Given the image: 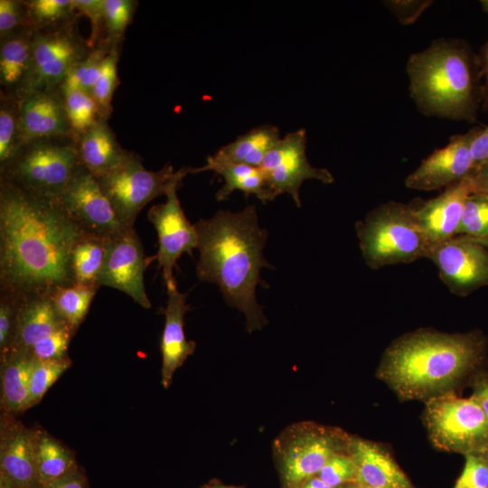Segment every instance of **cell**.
<instances>
[{"instance_id": "obj_11", "label": "cell", "mask_w": 488, "mask_h": 488, "mask_svg": "<svg viewBox=\"0 0 488 488\" xmlns=\"http://www.w3.org/2000/svg\"><path fill=\"white\" fill-rule=\"evenodd\" d=\"M56 200L85 232L110 239L128 229L117 219L95 176L82 165Z\"/></svg>"}, {"instance_id": "obj_30", "label": "cell", "mask_w": 488, "mask_h": 488, "mask_svg": "<svg viewBox=\"0 0 488 488\" xmlns=\"http://www.w3.org/2000/svg\"><path fill=\"white\" fill-rule=\"evenodd\" d=\"M99 288L93 286L74 284L57 287L50 295L58 313L74 333L85 319Z\"/></svg>"}, {"instance_id": "obj_29", "label": "cell", "mask_w": 488, "mask_h": 488, "mask_svg": "<svg viewBox=\"0 0 488 488\" xmlns=\"http://www.w3.org/2000/svg\"><path fill=\"white\" fill-rule=\"evenodd\" d=\"M108 239L82 232L71 253V272L75 284L100 287L99 277L106 258Z\"/></svg>"}, {"instance_id": "obj_44", "label": "cell", "mask_w": 488, "mask_h": 488, "mask_svg": "<svg viewBox=\"0 0 488 488\" xmlns=\"http://www.w3.org/2000/svg\"><path fill=\"white\" fill-rule=\"evenodd\" d=\"M488 488V465L477 454L465 455V464L454 488Z\"/></svg>"}, {"instance_id": "obj_15", "label": "cell", "mask_w": 488, "mask_h": 488, "mask_svg": "<svg viewBox=\"0 0 488 488\" xmlns=\"http://www.w3.org/2000/svg\"><path fill=\"white\" fill-rule=\"evenodd\" d=\"M473 134L471 130L452 136L446 146L433 152L407 176L406 187L432 191L446 188L469 177L475 168L471 152Z\"/></svg>"}, {"instance_id": "obj_42", "label": "cell", "mask_w": 488, "mask_h": 488, "mask_svg": "<svg viewBox=\"0 0 488 488\" xmlns=\"http://www.w3.org/2000/svg\"><path fill=\"white\" fill-rule=\"evenodd\" d=\"M29 29L24 1L0 0V39Z\"/></svg>"}, {"instance_id": "obj_41", "label": "cell", "mask_w": 488, "mask_h": 488, "mask_svg": "<svg viewBox=\"0 0 488 488\" xmlns=\"http://www.w3.org/2000/svg\"><path fill=\"white\" fill-rule=\"evenodd\" d=\"M318 477L333 488L355 481L356 468L352 456L334 454L318 473Z\"/></svg>"}, {"instance_id": "obj_40", "label": "cell", "mask_w": 488, "mask_h": 488, "mask_svg": "<svg viewBox=\"0 0 488 488\" xmlns=\"http://www.w3.org/2000/svg\"><path fill=\"white\" fill-rule=\"evenodd\" d=\"M75 333L65 327L35 343L28 354L36 360H60L68 355L70 342Z\"/></svg>"}, {"instance_id": "obj_5", "label": "cell", "mask_w": 488, "mask_h": 488, "mask_svg": "<svg viewBox=\"0 0 488 488\" xmlns=\"http://www.w3.org/2000/svg\"><path fill=\"white\" fill-rule=\"evenodd\" d=\"M361 256L372 269L428 258L431 248L416 208L388 202L371 210L356 225Z\"/></svg>"}, {"instance_id": "obj_6", "label": "cell", "mask_w": 488, "mask_h": 488, "mask_svg": "<svg viewBox=\"0 0 488 488\" xmlns=\"http://www.w3.org/2000/svg\"><path fill=\"white\" fill-rule=\"evenodd\" d=\"M72 136L34 139L22 144L0 164V183L27 194L56 199L81 166Z\"/></svg>"}, {"instance_id": "obj_34", "label": "cell", "mask_w": 488, "mask_h": 488, "mask_svg": "<svg viewBox=\"0 0 488 488\" xmlns=\"http://www.w3.org/2000/svg\"><path fill=\"white\" fill-rule=\"evenodd\" d=\"M64 107L72 134L77 140L101 117L93 97L77 89H62Z\"/></svg>"}, {"instance_id": "obj_58", "label": "cell", "mask_w": 488, "mask_h": 488, "mask_svg": "<svg viewBox=\"0 0 488 488\" xmlns=\"http://www.w3.org/2000/svg\"><path fill=\"white\" fill-rule=\"evenodd\" d=\"M219 488H230V487H219Z\"/></svg>"}, {"instance_id": "obj_18", "label": "cell", "mask_w": 488, "mask_h": 488, "mask_svg": "<svg viewBox=\"0 0 488 488\" xmlns=\"http://www.w3.org/2000/svg\"><path fill=\"white\" fill-rule=\"evenodd\" d=\"M20 99L23 144L46 137H74L67 117L61 89L32 90Z\"/></svg>"}, {"instance_id": "obj_32", "label": "cell", "mask_w": 488, "mask_h": 488, "mask_svg": "<svg viewBox=\"0 0 488 488\" xmlns=\"http://www.w3.org/2000/svg\"><path fill=\"white\" fill-rule=\"evenodd\" d=\"M21 99L0 91V164L22 145Z\"/></svg>"}, {"instance_id": "obj_17", "label": "cell", "mask_w": 488, "mask_h": 488, "mask_svg": "<svg viewBox=\"0 0 488 488\" xmlns=\"http://www.w3.org/2000/svg\"><path fill=\"white\" fill-rule=\"evenodd\" d=\"M472 193V182L467 177L416 208L417 218L431 250L456 236L465 202Z\"/></svg>"}, {"instance_id": "obj_35", "label": "cell", "mask_w": 488, "mask_h": 488, "mask_svg": "<svg viewBox=\"0 0 488 488\" xmlns=\"http://www.w3.org/2000/svg\"><path fill=\"white\" fill-rule=\"evenodd\" d=\"M119 45H113L105 57L92 95L98 105L100 117L106 120L109 118L113 111V96L119 84L117 69L119 58Z\"/></svg>"}, {"instance_id": "obj_57", "label": "cell", "mask_w": 488, "mask_h": 488, "mask_svg": "<svg viewBox=\"0 0 488 488\" xmlns=\"http://www.w3.org/2000/svg\"><path fill=\"white\" fill-rule=\"evenodd\" d=\"M470 488H486V487H470Z\"/></svg>"}, {"instance_id": "obj_1", "label": "cell", "mask_w": 488, "mask_h": 488, "mask_svg": "<svg viewBox=\"0 0 488 488\" xmlns=\"http://www.w3.org/2000/svg\"><path fill=\"white\" fill-rule=\"evenodd\" d=\"M82 232L56 199L0 183V292L24 298L74 285L71 253Z\"/></svg>"}, {"instance_id": "obj_22", "label": "cell", "mask_w": 488, "mask_h": 488, "mask_svg": "<svg viewBox=\"0 0 488 488\" xmlns=\"http://www.w3.org/2000/svg\"><path fill=\"white\" fill-rule=\"evenodd\" d=\"M188 171L189 174L212 171L223 178L224 184L216 193L217 201H225L237 190L244 192L246 197L254 194L263 203L274 200L259 167L234 163L212 155L207 157L204 165L189 168Z\"/></svg>"}, {"instance_id": "obj_46", "label": "cell", "mask_w": 488, "mask_h": 488, "mask_svg": "<svg viewBox=\"0 0 488 488\" xmlns=\"http://www.w3.org/2000/svg\"><path fill=\"white\" fill-rule=\"evenodd\" d=\"M471 152L475 167L488 161V127L473 129Z\"/></svg>"}, {"instance_id": "obj_16", "label": "cell", "mask_w": 488, "mask_h": 488, "mask_svg": "<svg viewBox=\"0 0 488 488\" xmlns=\"http://www.w3.org/2000/svg\"><path fill=\"white\" fill-rule=\"evenodd\" d=\"M0 423V473L18 488H39L35 462V429L14 415L2 412Z\"/></svg>"}, {"instance_id": "obj_43", "label": "cell", "mask_w": 488, "mask_h": 488, "mask_svg": "<svg viewBox=\"0 0 488 488\" xmlns=\"http://www.w3.org/2000/svg\"><path fill=\"white\" fill-rule=\"evenodd\" d=\"M104 3L105 0H72L73 8L79 15L89 18L91 33L88 39L91 49L103 40L104 36Z\"/></svg>"}, {"instance_id": "obj_13", "label": "cell", "mask_w": 488, "mask_h": 488, "mask_svg": "<svg viewBox=\"0 0 488 488\" xmlns=\"http://www.w3.org/2000/svg\"><path fill=\"white\" fill-rule=\"evenodd\" d=\"M183 179L175 180L167 189L166 201L152 206L147 214L158 235L159 249L153 258L158 261L165 285L175 281L173 269L181 256H192V249L197 248L194 225L186 218L177 195Z\"/></svg>"}, {"instance_id": "obj_4", "label": "cell", "mask_w": 488, "mask_h": 488, "mask_svg": "<svg viewBox=\"0 0 488 488\" xmlns=\"http://www.w3.org/2000/svg\"><path fill=\"white\" fill-rule=\"evenodd\" d=\"M477 69L466 47L437 42L408 61L411 97L427 115L474 121L483 94Z\"/></svg>"}, {"instance_id": "obj_39", "label": "cell", "mask_w": 488, "mask_h": 488, "mask_svg": "<svg viewBox=\"0 0 488 488\" xmlns=\"http://www.w3.org/2000/svg\"><path fill=\"white\" fill-rule=\"evenodd\" d=\"M21 301L14 295L0 292V363L10 353Z\"/></svg>"}, {"instance_id": "obj_27", "label": "cell", "mask_w": 488, "mask_h": 488, "mask_svg": "<svg viewBox=\"0 0 488 488\" xmlns=\"http://www.w3.org/2000/svg\"><path fill=\"white\" fill-rule=\"evenodd\" d=\"M281 137L277 127L268 124L258 126L238 136L214 155L234 163L259 167L268 151Z\"/></svg>"}, {"instance_id": "obj_56", "label": "cell", "mask_w": 488, "mask_h": 488, "mask_svg": "<svg viewBox=\"0 0 488 488\" xmlns=\"http://www.w3.org/2000/svg\"><path fill=\"white\" fill-rule=\"evenodd\" d=\"M357 488H380V487L366 486V485H359Z\"/></svg>"}, {"instance_id": "obj_54", "label": "cell", "mask_w": 488, "mask_h": 488, "mask_svg": "<svg viewBox=\"0 0 488 488\" xmlns=\"http://www.w3.org/2000/svg\"><path fill=\"white\" fill-rule=\"evenodd\" d=\"M471 239V238H470ZM475 241H477L478 243L482 244L483 247H485L486 249H488V235L482 238V239H474Z\"/></svg>"}, {"instance_id": "obj_25", "label": "cell", "mask_w": 488, "mask_h": 488, "mask_svg": "<svg viewBox=\"0 0 488 488\" xmlns=\"http://www.w3.org/2000/svg\"><path fill=\"white\" fill-rule=\"evenodd\" d=\"M329 438L319 435H305L293 441L286 449L282 472L286 482L292 485L306 482L333 455Z\"/></svg>"}, {"instance_id": "obj_36", "label": "cell", "mask_w": 488, "mask_h": 488, "mask_svg": "<svg viewBox=\"0 0 488 488\" xmlns=\"http://www.w3.org/2000/svg\"><path fill=\"white\" fill-rule=\"evenodd\" d=\"M71 360H36L32 368L29 381L31 408L38 404L48 389L71 366Z\"/></svg>"}, {"instance_id": "obj_45", "label": "cell", "mask_w": 488, "mask_h": 488, "mask_svg": "<svg viewBox=\"0 0 488 488\" xmlns=\"http://www.w3.org/2000/svg\"><path fill=\"white\" fill-rule=\"evenodd\" d=\"M385 4L402 23H413L431 1H388Z\"/></svg>"}, {"instance_id": "obj_50", "label": "cell", "mask_w": 488, "mask_h": 488, "mask_svg": "<svg viewBox=\"0 0 488 488\" xmlns=\"http://www.w3.org/2000/svg\"><path fill=\"white\" fill-rule=\"evenodd\" d=\"M482 72L485 78V86L483 91L485 105L488 107V41L484 45L482 61Z\"/></svg>"}, {"instance_id": "obj_26", "label": "cell", "mask_w": 488, "mask_h": 488, "mask_svg": "<svg viewBox=\"0 0 488 488\" xmlns=\"http://www.w3.org/2000/svg\"><path fill=\"white\" fill-rule=\"evenodd\" d=\"M34 361L28 353H14L1 362L2 412L16 416L31 408L29 381Z\"/></svg>"}, {"instance_id": "obj_33", "label": "cell", "mask_w": 488, "mask_h": 488, "mask_svg": "<svg viewBox=\"0 0 488 488\" xmlns=\"http://www.w3.org/2000/svg\"><path fill=\"white\" fill-rule=\"evenodd\" d=\"M112 46L107 41L100 42L70 70L61 89H77L92 96L103 61Z\"/></svg>"}, {"instance_id": "obj_19", "label": "cell", "mask_w": 488, "mask_h": 488, "mask_svg": "<svg viewBox=\"0 0 488 488\" xmlns=\"http://www.w3.org/2000/svg\"><path fill=\"white\" fill-rule=\"evenodd\" d=\"M168 300L164 314V327L161 341L163 357L162 384L167 389L171 384L174 371L193 352L195 344L186 340L183 324L184 315L190 309L186 303V295L181 293L175 281L165 285Z\"/></svg>"}, {"instance_id": "obj_9", "label": "cell", "mask_w": 488, "mask_h": 488, "mask_svg": "<svg viewBox=\"0 0 488 488\" xmlns=\"http://www.w3.org/2000/svg\"><path fill=\"white\" fill-rule=\"evenodd\" d=\"M76 25L75 22L33 33L32 68L23 95L61 89L70 70L89 53L92 49Z\"/></svg>"}, {"instance_id": "obj_53", "label": "cell", "mask_w": 488, "mask_h": 488, "mask_svg": "<svg viewBox=\"0 0 488 488\" xmlns=\"http://www.w3.org/2000/svg\"><path fill=\"white\" fill-rule=\"evenodd\" d=\"M477 455H481L488 465V444L483 446Z\"/></svg>"}, {"instance_id": "obj_20", "label": "cell", "mask_w": 488, "mask_h": 488, "mask_svg": "<svg viewBox=\"0 0 488 488\" xmlns=\"http://www.w3.org/2000/svg\"><path fill=\"white\" fill-rule=\"evenodd\" d=\"M65 327L70 326L58 313L50 296L22 298L9 355L28 353L35 343Z\"/></svg>"}, {"instance_id": "obj_7", "label": "cell", "mask_w": 488, "mask_h": 488, "mask_svg": "<svg viewBox=\"0 0 488 488\" xmlns=\"http://www.w3.org/2000/svg\"><path fill=\"white\" fill-rule=\"evenodd\" d=\"M188 170L183 167L174 172L167 164L158 171H150L138 155L129 152L119 164L95 178L119 221L127 228H134L139 211L153 199L165 195L169 186L184 178Z\"/></svg>"}, {"instance_id": "obj_28", "label": "cell", "mask_w": 488, "mask_h": 488, "mask_svg": "<svg viewBox=\"0 0 488 488\" xmlns=\"http://www.w3.org/2000/svg\"><path fill=\"white\" fill-rule=\"evenodd\" d=\"M35 462L39 488L58 480L79 466L74 454L47 432L35 429Z\"/></svg>"}, {"instance_id": "obj_52", "label": "cell", "mask_w": 488, "mask_h": 488, "mask_svg": "<svg viewBox=\"0 0 488 488\" xmlns=\"http://www.w3.org/2000/svg\"><path fill=\"white\" fill-rule=\"evenodd\" d=\"M0 488H18L8 477L0 473Z\"/></svg>"}, {"instance_id": "obj_3", "label": "cell", "mask_w": 488, "mask_h": 488, "mask_svg": "<svg viewBox=\"0 0 488 488\" xmlns=\"http://www.w3.org/2000/svg\"><path fill=\"white\" fill-rule=\"evenodd\" d=\"M484 337L477 333L419 330L394 341L385 351L378 375L405 399L446 392L483 360Z\"/></svg>"}, {"instance_id": "obj_14", "label": "cell", "mask_w": 488, "mask_h": 488, "mask_svg": "<svg viewBox=\"0 0 488 488\" xmlns=\"http://www.w3.org/2000/svg\"><path fill=\"white\" fill-rule=\"evenodd\" d=\"M147 261L142 243L134 228L107 241L99 286L120 290L145 309L151 307L144 284Z\"/></svg>"}, {"instance_id": "obj_23", "label": "cell", "mask_w": 488, "mask_h": 488, "mask_svg": "<svg viewBox=\"0 0 488 488\" xmlns=\"http://www.w3.org/2000/svg\"><path fill=\"white\" fill-rule=\"evenodd\" d=\"M33 33L24 29L0 39L1 91L19 99L31 72Z\"/></svg>"}, {"instance_id": "obj_48", "label": "cell", "mask_w": 488, "mask_h": 488, "mask_svg": "<svg viewBox=\"0 0 488 488\" xmlns=\"http://www.w3.org/2000/svg\"><path fill=\"white\" fill-rule=\"evenodd\" d=\"M469 177L474 193L488 195V161L477 165Z\"/></svg>"}, {"instance_id": "obj_12", "label": "cell", "mask_w": 488, "mask_h": 488, "mask_svg": "<svg viewBox=\"0 0 488 488\" xmlns=\"http://www.w3.org/2000/svg\"><path fill=\"white\" fill-rule=\"evenodd\" d=\"M427 258L454 295L465 296L488 286V249L473 239L456 235L435 247Z\"/></svg>"}, {"instance_id": "obj_2", "label": "cell", "mask_w": 488, "mask_h": 488, "mask_svg": "<svg viewBox=\"0 0 488 488\" xmlns=\"http://www.w3.org/2000/svg\"><path fill=\"white\" fill-rule=\"evenodd\" d=\"M199 260L197 277L216 284L226 302L247 317L249 330L265 322L256 298L262 267L272 268L263 255L267 231L261 228L256 207L232 212L220 210L194 224Z\"/></svg>"}, {"instance_id": "obj_10", "label": "cell", "mask_w": 488, "mask_h": 488, "mask_svg": "<svg viewBox=\"0 0 488 488\" xmlns=\"http://www.w3.org/2000/svg\"><path fill=\"white\" fill-rule=\"evenodd\" d=\"M261 169L274 199L288 193L297 207H301L299 190L305 180L314 179L325 184L334 178L325 168L313 166L306 155V131L304 128L285 135L268 151Z\"/></svg>"}, {"instance_id": "obj_47", "label": "cell", "mask_w": 488, "mask_h": 488, "mask_svg": "<svg viewBox=\"0 0 488 488\" xmlns=\"http://www.w3.org/2000/svg\"><path fill=\"white\" fill-rule=\"evenodd\" d=\"M40 488H89L84 474L78 467L69 474L51 482Z\"/></svg>"}, {"instance_id": "obj_38", "label": "cell", "mask_w": 488, "mask_h": 488, "mask_svg": "<svg viewBox=\"0 0 488 488\" xmlns=\"http://www.w3.org/2000/svg\"><path fill=\"white\" fill-rule=\"evenodd\" d=\"M456 235L474 239L488 235V195L472 193L468 197Z\"/></svg>"}, {"instance_id": "obj_49", "label": "cell", "mask_w": 488, "mask_h": 488, "mask_svg": "<svg viewBox=\"0 0 488 488\" xmlns=\"http://www.w3.org/2000/svg\"><path fill=\"white\" fill-rule=\"evenodd\" d=\"M473 396L479 402L488 419V377L482 378L475 382Z\"/></svg>"}, {"instance_id": "obj_51", "label": "cell", "mask_w": 488, "mask_h": 488, "mask_svg": "<svg viewBox=\"0 0 488 488\" xmlns=\"http://www.w3.org/2000/svg\"><path fill=\"white\" fill-rule=\"evenodd\" d=\"M301 488H333L325 483L322 479L317 477H312L307 480Z\"/></svg>"}, {"instance_id": "obj_37", "label": "cell", "mask_w": 488, "mask_h": 488, "mask_svg": "<svg viewBox=\"0 0 488 488\" xmlns=\"http://www.w3.org/2000/svg\"><path fill=\"white\" fill-rule=\"evenodd\" d=\"M137 4V1L133 0H105L104 36L102 41H107L111 45L120 46Z\"/></svg>"}, {"instance_id": "obj_8", "label": "cell", "mask_w": 488, "mask_h": 488, "mask_svg": "<svg viewBox=\"0 0 488 488\" xmlns=\"http://www.w3.org/2000/svg\"><path fill=\"white\" fill-rule=\"evenodd\" d=\"M425 420L434 445L463 455L488 444V419L477 399L444 392L427 399Z\"/></svg>"}, {"instance_id": "obj_31", "label": "cell", "mask_w": 488, "mask_h": 488, "mask_svg": "<svg viewBox=\"0 0 488 488\" xmlns=\"http://www.w3.org/2000/svg\"><path fill=\"white\" fill-rule=\"evenodd\" d=\"M29 28L42 31L75 23L80 16L73 8L72 0L24 1Z\"/></svg>"}, {"instance_id": "obj_55", "label": "cell", "mask_w": 488, "mask_h": 488, "mask_svg": "<svg viewBox=\"0 0 488 488\" xmlns=\"http://www.w3.org/2000/svg\"><path fill=\"white\" fill-rule=\"evenodd\" d=\"M481 5L483 6V9L488 13V0H483L481 1Z\"/></svg>"}, {"instance_id": "obj_21", "label": "cell", "mask_w": 488, "mask_h": 488, "mask_svg": "<svg viewBox=\"0 0 488 488\" xmlns=\"http://www.w3.org/2000/svg\"><path fill=\"white\" fill-rule=\"evenodd\" d=\"M352 458L359 485L380 488H411L405 474L389 454L368 441L357 440L352 446Z\"/></svg>"}, {"instance_id": "obj_24", "label": "cell", "mask_w": 488, "mask_h": 488, "mask_svg": "<svg viewBox=\"0 0 488 488\" xmlns=\"http://www.w3.org/2000/svg\"><path fill=\"white\" fill-rule=\"evenodd\" d=\"M76 144L80 164L95 177L116 167L129 154L103 118L80 136Z\"/></svg>"}]
</instances>
